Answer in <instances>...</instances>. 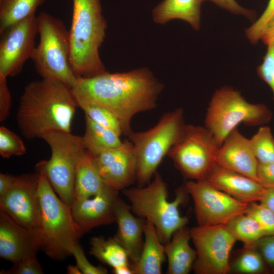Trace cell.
Returning a JSON list of instances; mask_svg holds the SVG:
<instances>
[{
    "label": "cell",
    "instance_id": "12",
    "mask_svg": "<svg viewBox=\"0 0 274 274\" xmlns=\"http://www.w3.org/2000/svg\"><path fill=\"white\" fill-rule=\"evenodd\" d=\"M185 186L194 202L198 225L226 224L233 217L247 212L249 203L236 200L206 180H190Z\"/></svg>",
    "mask_w": 274,
    "mask_h": 274
},
{
    "label": "cell",
    "instance_id": "18",
    "mask_svg": "<svg viewBox=\"0 0 274 274\" xmlns=\"http://www.w3.org/2000/svg\"><path fill=\"white\" fill-rule=\"evenodd\" d=\"M215 161L225 168L258 182L257 176L258 161L252 151L250 139L244 136L237 128L226 136L219 147Z\"/></svg>",
    "mask_w": 274,
    "mask_h": 274
},
{
    "label": "cell",
    "instance_id": "5",
    "mask_svg": "<svg viewBox=\"0 0 274 274\" xmlns=\"http://www.w3.org/2000/svg\"><path fill=\"white\" fill-rule=\"evenodd\" d=\"M36 171L39 174L38 197L42 250L53 260H62L71 255L72 247L82 236L80 228L71 207L56 194L44 172L38 168Z\"/></svg>",
    "mask_w": 274,
    "mask_h": 274
},
{
    "label": "cell",
    "instance_id": "40",
    "mask_svg": "<svg viewBox=\"0 0 274 274\" xmlns=\"http://www.w3.org/2000/svg\"><path fill=\"white\" fill-rule=\"evenodd\" d=\"M257 176L259 183L265 188L274 187V162H258Z\"/></svg>",
    "mask_w": 274,
    "mask_h": 274
},
{
    "label": "cell",
    "instance_id": "27",
    "mask_svg": "<svg viewBox=\"0 0 274 274\" xmlns=\"http://www.w3.org/2000/svg\"><path fill=\"white\" fill-rule=\"evenodd\" d=\"M45 0H0V33L10 26L36 15Z\"/></svg>",
    "mask_w": 274,
    "mask_h": 274
},
{
    "label": "cell",
    "instance_id": "17",
    "mask_svg": "<svg viewBox=\"0 0 274 274\" xmlns=\"http://www.w3.org/2000/svg\"><path fill=\"white\" fill-rule=\"evenodd\" d=\"M118 192L108 186L93 196L74 199L71 211L82 236L94 228L115 222V206Z\"/></svg>",
    "mask_w": 274,
    "mask_h": 274
},
{
    "label": "cell",
    "instance_id": "16",
    "mask_svg": "<svg viewBox=\"0 0 274 274\" xmlns=\"http://www.w3.org/2000/svg\"><path fill=\"white\" fill-rule=\"evenodd\" d=\"M40 230L24 227L4 212L0 211V257L12 262L36 255L42 250Z\"/></svg>",
    "mask_w": 274,
    "mask_h": 274
},
{
    "label": "cell",
    "instance_id": "20",
    "mask_svg": "<svg viewBox=\"0 0 274 274\" xmlns=\"http://www.w3.org/2000/svg\"><path fill=\"white\" fill-rule=\"evenodd\" d=\"M115 222L118 226L113 237L126 250L131 264L140 257L144 239L146 220L135 216L130 206L119 197L115 206Z\"/></svg>",
    "mask_w": 274,
    "mask_h": 274
},
{
    "label": "cell",
    "instance_id": "39",
    "mask_svg": "<svg viewBox=\"0 0 274 274\" xmlns=\"http://www.w3.org/2000/svg\"><path fill=\"white\" fill-rule=\"evenodd\" d=\"M12 105V97L7 77L0 75V121L3 122L9 116Z\"/></svg>",
    "mask_w": 274,
    "mask_h": 274
},
{
    "label": "cell",
    "instance_id": "7",
    "mask_svg": "<svg viewBox=\"0 0 274 274\" xmlns=\"http://www.w3.org/2000/svg\"><path fill=\"white\" fill-rule=\"evenodd\" d=\"M37 20L40 41L31 58L37 73L72 88L78 78L70 61L68 30L62 20L45 12Z\"/></svg>",
    "mask_w": 274,
    "mask_h": 274
},
{
    "label": "cell",
    "instance_id": "32",
    "mask_svg": "<svg viewBox=\"0 0 274 274\" xmlns=\"http://www.w3.org/2000/svg\"><path fill=\"white\" fill-rule=\"evenodd\" d=\"M26 152L23 141L7 127H0V155L4 158L21 156Z\"/></svg>",
    "mask_w": 274,
    "mask_h": 274
},
{
    "label": "cell",
    "instance_id": "35",
    "mask_svg": "<svg viewBox=\"0 0 274 274\" xmlns=\"http://www.w3.org/2000/svg\"><path fill=\"white\" fill-rule=\"evenodd\" d=\"M267 46L263 61L257 68L258 76L270 88L274 101V45Z\"/></svg>",
    "mask_w": 274,
    "mask_h": 274
},
{
    "label": "cell",
    "instance_id": "44",
    "mask_svg": "<svg viewBox=\"0 0 274 274\" xmlns=\"http://www.w3.org/2000/svg\"><path fill=\"white\" fill-rule=\"evenodd\" d=\"M260 202L274 212V187L266 189L265 194Z\"/></svg>",
    "mask_w": 274,
    "mask_h": 274
},
{
    "label": "cell",
    "instance_id": "45",
    "mask_svg": "<svg viewBox=\"0 0 274 274\" xmlns=\"http://www.w3.org/2000/svg\"><path fill=\"white\" fill-rule=\"evenodd\" d=\"M112 271L115 274H134L131 264L113 268Z\"/></svg>",
    "mask_w": 274,
    "mask_h": 274
},
{
    "label": "cell",
    "instance_id": "36",
    "mask_svg": "<svg viewBox=\"0 0 274 274\" xmlns=\"http://www.w3.org/2000/svg\"><path fill=\"white\" fill-rule=\"evenodd\" d=\"M1 273L42 274L44 271L36 255H33L14 263L12 267L7 270L3 269Z\"/></svg>",
    "mask_w": 274,
    "mask_h": 274
},
{
    "label": "cell",
    "instance_id": "2",
    "mask_svg": "<svg viewBox=\"0 0 274 274\" xmlns=\"http://www.w3.org/2000/svg\"><path fill=\"white\" fill-rule=\"evenodd\" d=\"M77 101L71 88L55 79L28 83L17 112L18 126L27 139L42 138L52 131L71 132Z\"/></svg>",
    "mask_w": 274,
    "mask_h": 274
},
{
    "label": "cell",
    "instance_id": "1",
    "mask_svg": "<svg viewBox=\"0 0 274 274\" xmlns=\"http://www.w3.org/2000/svg\"><path fill=\"white\" fill-rule=\"evenodd\" d=\"M71 89L77 103L94 104L112 112L127 135L132 131L133 117L156 107L163 85L148 68L143 67L78 78Z\"/></svg>",
    "mask_w": 274,
    "mask_h": 274
},
{
    "label": "cell",
    "instance_id": "30",
    "mask_svg": "<svg viewBox=\"0 0 274 274\" xmlns=\"http://www.w3.org/2000/svg\"><path fill=\"white\" fill-rule=\"evenodd\" d=\"M250 143L259 163L274 162V137L269 126H261L250 139Z\"/></svg>",
    "mask_w": 274,
    "mask_h": 274
},
{
    "label": "cell",
    "instance_id": "4",
    "mask_svg": "<svg viewBox=\"0 0 274 274\" xmlns=\"http://www.w3.org/2000/svg\"><path fill=\"white\" fill-rule=\"evenodd\" d=\"M167 187L161 175L156 172L153 180L147 185L122 190L132 213L150 221L164 245L177 230L186 226L188 222V218L182 216L179 210L188 194L185 185L178 189L176 197L172 201L167 200Z\"/></svg>",
    "mask_w": 274,
    "mask_h": 274
},
{
    "label": "cell",
    "instance_id": "28",
    "mask_svg": "<svg viewBox=\"0 0 274 274\" xmlns=\"http://www.w3.org/2000/svg\"><path fill=\"white\" fill-rule=\"evenodd\" d=\"M226 225L236 241H241L246 247L254 246L264 236L257 221L246 213L233 217Z\"/></svg>",
    "mask_w": 274,
    "mask_h": 274
},
{
    "label": "cell",
    "instance_id": "6",
    "mask_svg": "<svg viewBox=\"0 0 274 274\" xmlns=\"http://www.w3.org/2000/svg\"><path fill=\"white\" fill-rule=\"evenodd\" d=\"M186 124L182 108L164 113L152 128L128 134L136 159L138 186L149 184L169 151L183 138Z\"/></svg>",
    "mask_w": 274,
    "mask_h": 274
},
{
    "label": "cell",
    "instance_id": "24",
    "mask_svg": "<svg viewBox=\"0 0 274 274\" xmlns=\"http://www.w3.org/2000/svg\"><path fill=\"white\" fill-rule=\"evenodd\" d=\"M108 186L100 174L94 155L86 150L81 155L77 165L75 199L93 196Z\"/></svg>",
    "mask_w": 274,
    "mask_h": 274
},
{
    "label": "cell",
    "instance_id": "21",
    "mask_svg": "<svg viewBox=\"0 0 274 274\" xmlns=\"http://www.w3.org/2000/svg\"><path fill=\"white\" fill-rule=\"evenodd\" d=\"M190 229L185 226L177 230L165 244L167 260L166 273L188 274L193 269L197 253L190 246Z\"/></svg>",
    "mask_w": 274,
    "mask_h": 274
},
{
    "label": "cell",
    "instance_id": "42",
    "mask_svg": "<svg viewBox=\"0 0 274 274\" xmlns=\"http://www.w3.org/2000/svg\"><path fill=\"white\" fill-rule=\"evenodd\" d=\"M260 40L267 46L274 45V15L266 25Z\"/></svg>",
    "mask_w": 274,
    "mask_h": 274
},
{
    "label": "cell",
    "instance_id": "3",
    "mask_svg": "<svg viewBox=\"0 0 274 274\" xmlns=\"http://www.w3.org/2000/svg\"><path fill=\"white\" fill-rule=\"evenodd\" d=\"M107 27L101 0H73L68 30L70 61L77 78L91 77L107 72L99 52Z\"/></svg>",
    "mask_w": 274,
    "mask_h": 274
},
{
    "label": "cell",
    "instance_id": "11",
    "mask_svg": "<svg viewBox=\"0 0 274 274\" xmlns=\"http://www.w3.org/2000/svg\"><path fill=\"white\" fill-rule=\"evenodd\" d=\"M197 257L193 270L196 274H226L230 272L229 257L236 239L226 224L190 228Z\"/></svg>",
    "mask_w": 274,
    "mask_h": 274
},
{
    "label": "cell",
    "instance_id": "29",
    "mask_svg": "<svg viewBox=\"0 0 274 274\" xmlns=\"http://www.w3.org/2000/svg\"><path fill=\"white\" fill-rule=\"evenodd\" d=\"M230 272L242 274H263L269 273L260 254L254 246H244L236 256L229 262Z\"/></svg>",
    "mask_w": 274,
    "mask_h": 274
},
{
    "label": "cell",
    "instance_id": "14",
    "mask_svg": "<svg viewBox=\"0 0 274 274\" xmlns=\"http://www.w3.org/2000/svg\"><path fill=\"white\" fill-rule=\"evenodd\" d=\"M39 178L36 171L16 176L12 186L0 196V211L21 226L34 230H40Z\"/></svg>",
    "mask_w": 274,
    "mask_h": 274
},
{
    "label": "cell",
    "instance_id": "26",
    "mask_svg": "<svg viewBox=\"0 0 274 274\" xmlns=\"http://www.w3.org/2000/svg\"><path fill=\"white\" fill-rule=\"evenodd\" d=\"M90 245L89 253L113 268L131 264L127 252L114 237L94 236L90 240Z\"/></svg>",
    "mask_w": 274,
    "mask_h": 274
},
{
    "label": "cell",
    "instance_id": "9",
    "mask_svg": "<svg viewBox=\"0 0 274 274\" xmlns=\"http://www.w3.org/2000/svg\"><path fill=\"white\" fill-rule=\"evenodd\" d=\"M49 145L51 157L38 163L59 197L70 207L74 199L76 172L79 159L86 150L82 136L71 132L52 131L42 137Z\"/></svg>",
    "mask_w": 274,
    "mask_h": 274
},
{
    "label": "cell",
    "instance_id": "37",
    "mask_svg": "<svg viewBox=\"0 0 274 274\" xmlns=\"http://www.w3.org/2000/svg\"><path fill=\"white\" fill-rule=\"evenodd\" d=\"M71 254L73 255L77 266L84 274H107L108 270L102 265L94 266L87 259L82 247L75 243L71 248Z\"/></svg>",
    "mask_w": 274,
    "mask_h": 274
},
{
    "label": "cell",
    "instance_id": "13",
    "mask_svg": "<svg viewBox=\"0 0 274 274\" xmlns=\"http://www.w3.org/2000/svg\"><path fill=\"white\" fill-rule=\"evenodd\" d=\"M38 34L37 16L10 26L0 33V75L14 77L31 59Z\"/></svg>",
    "mask_w": 274,
    "mask_h": 274
},
{
    "label": "cell",
    "instance_id": "15",
    "mask_svg": "<svg viewBox=\"0 0 274 274\" xmlns=\"http://www.w3.org/2000/svg\"><path fill=\"white\" fill-rule=\"evenodd\" d=\"M105 183L119 191L128 188L136 179V159L132 144L126 139L118 147L94 155Z\"/></svg>",
    "mask_w": 274,
    "mask_h": 274
},
{
    "label": "cell",
    "instance_id": "8",
    "mask_svg": "<svg viewBox=\"0 0 274 274\" xmlns=\"http://www.w3.org/2000/svg\"><path fill=\"white\" fill-rule=\"evenodd\" d=\"M272 116L271 111L265 105L250 103L236 90L224 86L216 90L211 97L204 126L213 134L220 147L239 124L263 125L271 120Z\"/></svg>",
    "mask_w": 274,
    "mask_h": 274
},
{
    "label": "cell",
    "instance_id": "10",
    "mask_svg": "<svg viewBox=\"0 0 274 274\" xmlns=\"http://www.w3.org/2000/svg\"><path fill=\"white\" fill-rule=\"evenodd\" d=\"M219 147L207 127L186 124L183 138L172 147L167 156L185 178L203 180L207 179L216 164Z\"/></svg>",
    "mask_w": 274,
    "mask_h": 274
},
{
    "label": "cell",
    "instance_id": "33",
    "mask_svg": "<svg viewBox=\"0 0 274 274\" xmlns=\"http://www.w3.org/2000/svg\"><path fill=\"white\" fill-rule=\"evenodd\" d=\"M258 223L264 236L274 235V212L260 203H249L246 213Z\"/></svg>",
    "mask_w": 274,
    "mask_h": 274
},
{
    "label": "cell",
    "instance_id": "25",
    "mask_svg": "<svg viewBox=\"0 0 274 274\" xmlns=\"http://www.w3.org/2000/svg\"><path fill=\"white\" fill-rule=\"evenodd\" d=\"M85 131L82 136L86 149L94 155L120 145L121 135L85 116Z\"/></svg>",
    "mask_w": 274,
    "mask_h": 274
},
{
    "label": "cell",
    "instance_id": "41",
    "mask_svg": "<svg viewBox=\"0 0 274 274\" xmlns=\"http://www.w3.org/2000/svg\"><path fill=\"white\" fill-rule=\"evenodd\" d=\"M219 7L229 11L230 12L241 15L252 19L254 17V12L250 10L247 9L239 5L235 0H209Z\"/></svg>",
    "mask_w": 274,
    "mask_h": 274
},
{
    "label": "cell",
    "instance_id": "46",
    "mask_svg": "<svg viewBox=\"0 0 274 274\" xmlns=\"http://www.w3.org/2000/svg\"><path fill=\"white\" fill-rule=\"evenodd\" d=\"M67 273L68 274H81L82 273L79 267L76 265H68L67 267Z\"/></svg>",
    "mask_w": 274,
    "mask_h": 274
},
{
    "label": "cell",
    "instance_id": "34",
    "mask_svg": "<svg viewBox=\"0 0 274 274\" xmlns=\"http://www.w3.org/2000/svg\"><path fill=\"white\" fill-rule=\"evenodd\" d=\"M274 15V0H269L263 13L251 26L246 30L247 38L252 44L257 43L261 39L264 29Z\"/></svg>",
    "mask_w": 274,
    "mask_h": 274
},
{
    "label": "cell",
    "instance_id": "23",
    "mask_svg": "<svg viewBox=\"0 0 274 274\" xmlns=\"http://www.w3.org/2000/svg\"><path fill=\"white\" fill-rule=\"evenodd\" d=\"M165 258V245L160 241L153 224L146 220L140 258L136 263H131L134 274H160Z\"/></svg>",
    "mask_w": 274,
    "mask_h": 274
},
{
    "label": "cell",
    "instance_id": "22",
    "mask_svg": "<svg viewBox=\"0 0 274 274\" xmlns=\"http://www.w3.org/2000/svg\"><path fill=\"white\" fill-rule=\"evenodd\" d=\"M209 0H163L152 11L154 22L163 24L174 19L188 22L195 30L200 26V7Z\"/></svg>",
    "mask_w": 274,
    "mask_h": 274
},
{
    "label": "cell",
    "instance_id": "19",
    "mask_svg": "<svg viewBox=\"0 0 274 274\" xmlns=\"http://www.w3.org/2000/svg\"><path fill=\"white\" fill-rule=\"evenodd\" d=\"M206 180L216 188L246 203L260 201L266 190L256 180L216 163Z\"/></svg>",
    "mask_w": 274,
    "mask_h": 274
},
{
    "label": "cell",
    "instance_id": "38",
    "mask_svg": "<svg viewBox=\"0 0 274 274\" xmlns=\"http://www.w3.org/2000/svg\"><path fill=\"white\" fill-rule=\"evenodd\" d=\"M254 246L262 256L269 273H274V235L261 237Z\"/></svg>",
    "mask_w": 274,
    "mask_h": 274
},
{
    "label": "cell",
    "instance_id": "31",
    "mask_svg": "<svg viewBox=\"0 0 274 274\" xmlns=\"http://www.w3.org/2000/svg\"><path fill=\"white\" fill-rule=\"evenodd\" d=\"M77 104L78 107L83 110L85 115L95 122L114 130L120 135L123 134L119 120L107 108L89 102H80Z\"/></svg>",
    "mask_w": 274,
    "mask_h": 274
},
{
    "label": "cell",
    "instance_id": "43",
    "mask_svg": "<svg viewBox=\"0 0 274 274\" xmlns=\"http://www.w3.org/2000/svg\"><path fill=\"white\" fill-rule=\"evenodd\" d=\"M16 176L8 174H0V196L5 194L13 185Z\"/></svg>",
    "mask_w": 274,
    "mask_h": 274
}]
</instances>
